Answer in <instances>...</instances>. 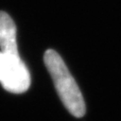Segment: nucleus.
<instances>
[{"instance_id": "f257e3e1", "label": "nucleus", "mask_w": 121, "mask_h": 121, "mask_svg": "<svg viewBox=\"0 0 121 121\" xmlns=\"http://www.w3.org/2000/svg\"><path fill=\"white\" fill-rule=\"evenodd\" d=\"M43 61L67 111L75 117H82L86 112L83 96L61 57L55 50L48 49L44 52Z\"/></svg>"}, {"instance_id": "f03ea898", "label": "nucleus", "mask_w": 121, "mask_h": 121, "mask_svg": "<svg viewBox=\"0 0 121 121\" xmlns=\"http://www.w3.org/2000/svg\"><path fill=\"white\" fill-rule=\"evenodd\" d=\"M0 83L13 94H22L30 86V74L19 55L0 51Z\"/></svg>"}, {"instance_id": "7ed1b4c3", "label": "nucleus", "mask_w": 121, "mask_h": 121, "mask_svg": "<svg viewBox=\"0 0 121 121\" xmlns=\"http://www.w3.org/2000/svg\"><path fill=\"white\" fill-rule=\"evenodd\" d=\"M0 51L19 55L16 43V26L11 17L5 11H0Z\"/></svg>"}]
</instances>
